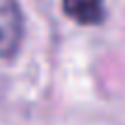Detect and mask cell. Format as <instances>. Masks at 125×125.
<instances>
[{
	"mask_svg": "<svg viewBox=\"0 0 125 125\" xmlns=\"http://www.w3.org/2000/svg\"><path fill=\"white\" fill-rule=\"evenodd\" d=\"M23 42V14L16 0H0V60L16 56Z\"/></svg>",
	"mask_w": 125,
	"mask_h": 125,
	"instance_id": "1",
	"label": "cell"
},
{
	"mask_svg": "<svg viewBox=\"0 0 125 125\" xmlns=\"http://www.w3.org/2000/svg\"><path fill=\"white\" fill-rule=\"evenodd\" d=\"M62 9L72 21L83 26L104 21V0H62Z\"/></svg>",
	"mask_w": 125,
	"mask_h": 125,
	"instance_id": "2",
	"label": "cell"
}]
</instances>
